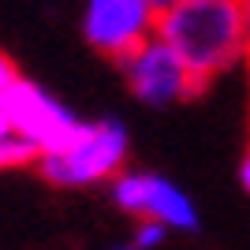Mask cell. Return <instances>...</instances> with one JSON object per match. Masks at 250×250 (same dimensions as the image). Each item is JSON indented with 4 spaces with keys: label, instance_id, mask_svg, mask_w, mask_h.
<instances>
[{
    "label": "cell",
    "instance_id": "1",
    "mask_svg": "<svg viewBox=\"0 0 250 250\" xmlns=\"http://www.w3.org/2000/svg\"><path fill=\"white\" fill-rule=\"evenodd\" d=\"M157 34L187 60L202 86L250 67L247 0H176L161 8Z\"/></svg>",
    "mask_w": 250,
    "mask_h": 250
},
{
    "label": "cell",
    "instance_id": "2",
    "mask_svg": "<svg viewBox=\"0 0 250 250\" xmlns=\"http://www.w3.org/2000/svg\"><path fill=\"white\" fill-rule=\"evenodd\" d=\"M131 157V131L112 116L79 120L52 149L38 157V172L56 187H101L112 183L127 168Z\"/></svg>",
    "mask_w": 250,
    "mask_h": 250
},
{
    "label": "cell",
    "instance_id": "3",
    "mask_svg": "<svg viewBox=\"0 0 250 250\" xmlns=\"http://www.w3.org/2000/svg\"><path fill=\"white\" fill-rule=\"evenodd\" d=\"M120 75H124L127 90L135 101H142L146 108H172L183 104L202 90L198 75L187 67V60L179 56L161 34H149L142 45L116 60Z\"/></svg>",
    "mask_w": 250,
    "mask_h": 250
},
{
    "label": "cell",
    "instance_id": "4",
    "mask_svg": "<svg viewBox=\"0 0 250 250\" xmlns=\"http://www.w3.org/2000/svg\"><path fill=\"white\" fill-rule=\"evenodd\" d=\"M108 194H112V206L120 213H127V217H153L172 235L176 231L190 235L202 224V213L194 206V198L179 187L176 179L161 176V172H149V168H124L108 183Z\"/></svg>",
    "mask_w": 250,
    "mask_h": 250
},
{
    "label": "cell",
    "instance_id": "5",
    "mask_svg": "<svg viewBox=\"0 0 250 250\" xmlns=\"http://www.w3.org/2000/svg\"><path fill=\"white\" fill-rule=\"evenodd\" d=\"M157 0H83V34L90 49L120 60L157 34Z\"/></svg>",
    "mask_w": 250,
    "mask_h": 250
},
{
    "label": "cell",
    "instance_id": "6",
    "mask_svg": "<svg viewBox=\"0 0 250 250\" xmlns=\"http://www.w3.org/2000/svg\"><path fill=\"white\" fill-rule=\"evenodd\" d=\"M8 120L19 127L42 153L52 149L75 124H79V116H75L56 94H49L42 83L22 79V75L8 90Z\"/></svg>",
    "mask_w": 250,
    "mask_h": 250
},
{
    "label": "cell",
    "instance_id": "7",
    "mask_svg": "<svg viewBox=\"0 0 250 250\" xmlns=\"http://www.w3.org/2000/svg\"><path fill=\"white\" fill-rule=\"evenodd\" d=\"M38 157H42V149L34 146L11 120H8V124H0V172H11V168H34V165H38Z\"/></svg>",
    "mask_w": 250,
    "mask_h": 250
},
{
    "label": "cell",
    "instance_id": "8",
    "mask_svg": "<svg viewBox=\"0 0 250 250\" xmlns=\"http://www.w3.org/2000/svg\"><path fill=\"white\" fill-rule=\"evenodd\" d=\"M168 235L172 231L161 224V220L153 217H135V228H131V235H127V247H135V250H157V247H165Z\"/></svg>",
    "mask_w": 250,
    "mask_h": 250
},
{
    "label": "cell",
    "instance_id": "9",
    "mask_svg": "<svg viewBox=\"0 0 250 250\" xmlns=\"http://www.w3.org/2000/svg\"><path fill=\"white\" fill-rule=\"evenodd\" d=\"M19 79V71H15V63L0 52V124H8V90H11V83Z\"/></svg>",
    "mask_w": 250,
    "mask_h": 250
},
{
    "label": "cell",
    "instance_id": "10",
    "mask_svg": "<svg viewBox=\"0 0 250 250\" xmlns=\"http://www.w3.org/2000/svg\"><path fill=\"white\" fill-rule=\"evenodd\" d=\"M239 183H243V190L250 194V146H247V153H243V161H239Z\"/></svg>",
    "mask_w": 250,
    "mask_h": 250
},
{
    "label": "cell",
    "instance_id": "11",
    "mask_svg": "<svg viewBox=\"0 0 250 250\" xmlns=\"http://www.w3.org/2000/svg\"><path fill=\"white\" fill-rule=\"evenodd\" d=\"M168 4H176V0H157V8H168Z\"/></svg>",
    "mask_w": 250,
    "mask_h": 250
},
{
    "label": "cell",
    "instance_id": "12",
    "mask_svg": "<svg viewBox=\"0 0 250 250\" xmlns=\"http://www.w3.org/2000/svg\"><path fill=\"white\" fill-rule=\"evenodd\" d=\"M247 34H250V0H247Z\"/></svg>",
    "mask_w": 250,
    "mask_h": 250
}]
</instances>
